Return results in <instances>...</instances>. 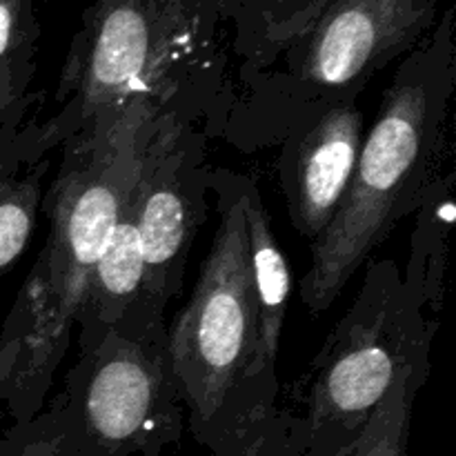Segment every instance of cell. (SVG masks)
I'll use <instances>...</instances> for the list:
<instances>
[{
    "label": "cell",
    "instance_id": "obj_1",
    "mask_svg": "<svg viewBox=\"0 0 456 456\" xmlns=\"http://www.w3.org/2000/svg\"><path fill=\"white\" fill-rule=\"evenodd\" d=\"M218 223L190 301L167 325L190 428L218 456H274L301 441L283 408L279 354L267 346L249 265L243 174L212 167Z\"/></svg>",
    "mask_w": 456,
    "mask_h": 456
},
{
    "label": "cell",
    "instance_id": "obj_2",
    "mask_svg": "<svg viewBox=\"0 0 456 456\" xmlns=\"http://www.w3.org/2000/svg\"><path fill=\"white\" fill-rule=\"evenodd\" d=\"M129 110L98 118L58 151L43 199L47 239L0 330V423L25 426L52 396L92 274L136 174L142 118Z\"/></svg>",
    "mask_w": 456,
    "mask_h": 456
},
{
    "label": "cell",
    "instance_id": "obj_3",
    "mask_svg": "<svg viewBox=\"0 0 456 456\" xmlns=\"http://www.w3.org/2000/svg\"><path fill=\"white\" fill-rule=\"evenodd\" d=\"M232 92L199 0H98L62 65L52 114L58 145L129 110L176 114L208 129Z\"/></svg>",
    "mask_w": 456,
    "mask_h": 456
},
{
    "label": "cell",
    "instance_id": "obj_4",
    "mask_svg": "<svg viewBox=\"0 0 456 456\" xmlns=\"http://www.w3.org/2000/svg\"><path fill=\"white\" fill-rule=\"evenodd\" d=\"M456 87L452 16L412 49L383 94L365 132L341 209L310 243L298 297L312 314L337 303L379 245L421 205L450 154V107Z\"/></svg>",
    "mask_w": 456,
    "mask_h": 456
},
{
    "label": "cell",
    "instance_id": "obj_5",
    "mask_svg": "<svg viewBox=\"0 0 456 456\" xmlns=\"http://www.w3.org/2000/svg\"><path fill=\"white\" fill-rule=\"evenodd\" d=\"M430 0H332L270 65L239 74L209 127L239 151L276 147L305 120L359 101L370 80L423 43Z\"/></svg>",
    "mask_w": 456,
    "mask_h": 456
},
{
    "label": "cell",
    "instance_id": "obj_6",
    "mask_svg": "<svg viewBox=\"0 0 456 456\" xmlns=\"http://www.w3.org/2000/svg\"><path fill=\"white\" fill-rule=\"evenodd\" d=\"M436 325L405 288L392 258L368 263L359 294L303 377L301 441L314 456H343L390 387L430 377Z\"/></svg>",
    "mask_w": 456,
    "mask_h": 456
},
{
    "label": "cell",
    "instance_id": "obj_7",
    "mask_svg": "<svg viewBox=\"0 0 456 456\" xmlns=\"http://www.w3.org/2000/svg\"><path fill=\"white\" fill-rule=\"evenodd\" d=\"M43 412L58 456L83 444L94 454L118 456L176 439L185 405L165 316L136 310L92 350L78 352Z\"/></svg>",
    "mask_w": 456,
    "mask_h": 456
},
{
    "label": "cell",
    "instance_id": "obj_8",
    "mask_svg": "<svg viewBox=\"0 0 456 456\" xmlns=\"http://www.w3.org/2000/svg\"><path fill=\"white\" fill-rule=\"evenodd\" d=\"M203 129L176 114H147L136 141L138 234L142 245L141 307L165 314L185 283L196 234L209 212V163Z\"/></svg>",
    "mask_w": 456,
    "mask_h": 456
},
{
    "label": "cell",
    "instance_id": "obj_9",
    "mask_svg": "<svg viewBox=\"0 0 456 456\" xmlns=\"http://www.w3.org/2000/svg\"><path fill=\"white\" fill-rule=\"evenodd\" d=\"M363 136V111L359 101H352L321 111L276 145V174L289 223L307 243H314L341 209Z\"/></svg>",
    "mask_w": 456,
    "mask_h": 456
},
{
    "label": "cell",
    "instance_id": "obj_10",
    "mask_svg": "<svg viewBox=\"0 0 456 456\" xmlns=\"http://www.w3.org/2000/svg\"><path fill=\"white\" fill-rule=\"evenodd\" d=\"M45 94H29L0 125V279L29 245L61 145L45 125Z\"/></svg>",
    "mask_w": 456,
    "mask_h": 456
},
{
    "label": "cell",
    "instance_id": "obj_11",
    "mask_svg": "<svg viewBox=\"0 0 456 456\" xmlns=\"http://www.w3.org/2000/svg\"><path fill=\"white\" fill-rule=\"evenodd\" d=\"M136 176V174H134ZM142 298V245L134 181L120 200L114 227L92 274L78 319V352H87L138 310Z\"/></svg>",
    "mask_w": 456,
    "mask_h": 456
},
{
    "label": "cell",
    "instance_id": "obj_12",
    "mask_svg": "<svg viewBox=\"0 0 456 456\" xmlns=\"http://www.w3.org/2000/svg\"><path fill=\"white\" fill-rule=\"evenodd\" d=\"M454 181L452 167L441 169L423 196L414 216L410 236V254L405 270H401L405 288L410 289L428 319L439 328L445 305V276L450 263V232L454 223Z\"/></svg>",
    "mask_w": 456,
    "mask_h": 456
},
{
    "label": "cell",
    "instance_id": "obj_13",
    "mask_svg": "<svg viewBox=\"0 0 456 456\" xmlns=\"http://www.w3.org/2000/svg\"><path fill=\"white\" fill-rule=\"evenodd\" d=\"M36 34L31 0H0V125L31 94Z\"/></svg>",
    "mask_w": 456,
    "mask_h": 456
},
{
    "label": "cell",
    "instance_id": "obj_14",
    "mask_svg": "<svg viewBox=\"0 0 456 456\" xmlns=\"http://www.w3.org/2000/svg\"><path fill=\"white\" fill-rule=\"evenodd\" d=\"M426 381L417 374L399 379L343 456H408L412 408Z\"/></svg>",
    "mask_w": 456,
    "mask_h": 456
},
{
    "label": "cell",
    "instance_id": "obj_15",
    "mask_svg": "<svg viewBox=\"0 0 456 456\" xmlns=\"http://www.w3.org/2000/svg\"><path fill=\"white\" fill-rule=\"evenodd\" d=\"M3 444L4 456H38L45 444L43 414L38 412L29 423L13 428Z\"/></svg>",
    "mask_w": 456,
    "mask_h": 456
}]
</instances>
